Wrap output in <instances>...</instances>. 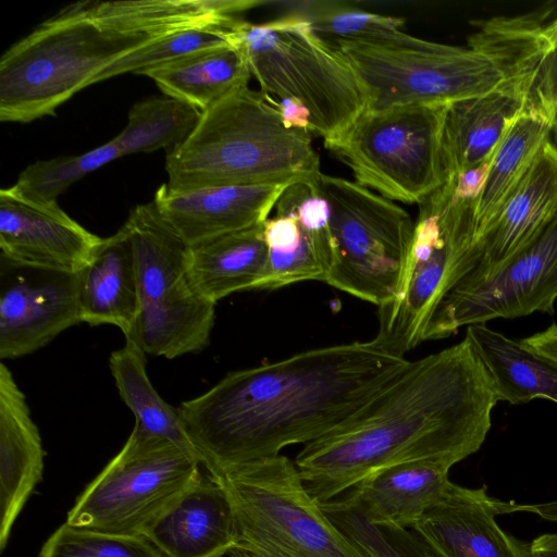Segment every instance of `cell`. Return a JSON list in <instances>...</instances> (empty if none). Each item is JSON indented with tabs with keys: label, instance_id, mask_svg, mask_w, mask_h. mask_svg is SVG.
Here are the masks:
<instances>
[{
	"label": "cell",
	"instance_id": "1",
	"mask_svg": "<svg viewBox=\"0 0 557 557\" xmlns=\"http://www.w3.org/2000/svg\"><path fill=\"white\" fill-rule=\"evenodd\" d=\"M409 361L374 339L313 348L231 372L177 409L200 465L214 476L327 434Z\"/></svg>",
	"mask_w": 557,
	"mask_h": 557
},
{
	"label": "cell",
	"instance_id": "2",
	"mask_svg": "<svg viewBox=\"0 0 557 557\" xmlns=\"http://www.w3.org/2000/svg\"><path fill=\"white\" fill-rule=\"evenodd\" d=\"M498 398L470 341L414 361L358 412L304 445L295 459L319 504L373 472L411 460L455 465L480 449Z\"/></svg>",
	"mask_w": 557,
	"mask_h": 557
},
{
	"label": "cell",
	"instance_id": "3",
	"mask_svg": "<svg viewBox=\"0 0 557 557\" xmlns=\"http://www.w3.org/2000/svg\"><path fill=\"white\" fill-rule=\"evenodd\" d=\"M264 0H122L69 4L0 59V121L54 114L106 67L177 30L230 24Z\"/></svg>",
	"mask_w": 557,
	"mask_h": 557
},
{
	"label": "cell",
	"instance_id": "4",
	"mask_svg": "<svg viewBox=\"0 0 557 557\" xmlns=\"http://www.w3.org/2000/svg\"><path fill=\"white\" fill-rule=\"evenodd\" d=\"M539 14L495 17L467 47L401 32L381 38L337 40L368 99L369 110L408 104H449L485 95L515 73L536 48Z\"/></svg>",
	"mask_w": 557,
	"mask_h": 557
},
{
	"label": "cell",
	"instance_id": "5",
	"mask_svg": "<svg viewBox=\"0 0 557 557\" xmlns=\"http://www.w3.org/2000/svg\"><path fill=\"white\" fill-rule=\"evenodd\" d=\"M165 170L174 190L313 182L321 173L311 134L286 127L275 100L248 85L202 112L190 136L166 152Z\"/></svg>",
	"mask_w": 557,
	"mask_h": 557
},
{
	"label": "cell",
	"instance_id": "6",
	"mask_svg": "<svg viewBox=\"0 0 557 557\" xmlns=\"http://www.w3.org/2000/svg\"><path fill=\"white\" fill-rule=\"evenodd\" d=\"M228 37L260 90L300 101L310 112V134L322 137L324 145L368 108L364 88L346 55L298 12L264 23L236 17Z\"/></svg>",
	"mask_w": 557,
	"mask_h": 557
},
{
	"label": "cell",
	"instance_id": "7",
	"mask_svg": "<svg viewBox=\"0 0 557 557\" xmlns=\"http://www.w3.org/2000/svg\"><path fill=\"white\" fill-rule=\"evenodd\" d=\"M211 478L233 509L231 557H367L309 495L288 457L280 454Z\"/></svg>",
	"mask_w": 557,
	"mask_h": 557
},
{
	"label": "cell",
	"instance_id": "8",
	"mask_svg": "<svg viewBox=\"0 0 557 557\" xmlns=\"http://www.w3.org/2000/svg\"><path fill=\"white\" fill-rule=\"evenodd\" d=\"M124 225L139 292V312L127 338L146 355L168 359L202 351L210 342L216 304L200 296L189 281V246L153 201L136 206Z\"/></svg>",
	"mask_w": 557,
	"mask_h": 557
},
{
	"label": "cell",
	"instance_id": "9",
	"mask_svg": "<svg viewBox=\"0 0 557 557\" xmlns=\"http://www.w3.org/2000/svg\"><path fill=\"white\" fill-rule=\"evenodd\" d=\"M475 207L476 199L457 196L449 182L419 203L397 293L379 308L373 339L385 350L405 357L424 342L429 320L460 278L473 247Z\"/></svg>",
	"mask_w": 557,
	"mask_h": 557
},
{
	"label": "cell",
	"instance_id": "10",
	"mask_svg": "<svg viewBox=\"0 0 557 557\" xmlns=\"http://www.w3.org/2000/svg\"><path fill=\"white\" fill-rule=\"evenodd\" d=\"M448 104L366 109L324 145L356 182L405 203H421L447 182L442 134Z\"/></svg>",
	"mask_w": 557,
	"mask_h": 557
},
{
	"label": "cell",
	"instance_id": "11",
	"mask_svg": "<svg viewBox=\"0 0 557 557\" xmlns=\"http://www.w3.org/2000/svg\"><path fill=\"white\" fill-rule=\"evenodd\" d=\"M331 209L335 261L325 283L379 308L395 297L411 246L414 221L377 193L320 173Z\"/></svg>",
	"mask_w": 557,
	"mask_h": 557
},
{
	"label": "cell",
	"instance_id": "12",
	"mask_svg": "<svg viewBox=\"0 0 557 557\" xmlns=\"http://www.w3.org/2000/svg\"><path fill=\"white\" fill-rule=\"evenodd\" d=\"M199 465L170 441L134 425L119 454L76 498L65 522L144 535L202 476Z\"/></svg>",
	"mask_w": 557,
	"mask_h": 557
},
{
	"label": "cell",
	"instance_id": "13",
	"mask_svg": "<svg viewBox=\"0 0 557 557\" xmlns=\"http://www.w3.org/2000/svg\"><path fill=\"white\" fill-rule=\"evenodd\" d=\"M557 300V207L536 235L490 280L443 297L423 341L448 337L461 326L495 319L553 314Z\"/></svg>",
	"mask_w": 557,
	"mask_h": 557
},
{
	"label": "cell",
	"instance_id": "14",
	"mask_svg": "<svg viewBox=\"0 0 557 557\" xmlns=\"http://www.w3.org/2000/svg\"><path fill=\"white\" fill-rule=\"evenodd\" d=\"M77 273L0 257V358L16 359L81 323Z\"/></svg>",
	"mask_w": 557,
	"mask_h": 557
},
{
	"label": "cell",
	"instance_id": "15",
	"mask_svg": "<svg viewBox=\"0 0 557 557\" xmlns=\"http://www.w3.org/2000/svg\"><path fill=\"white\" fill-rule=\"evenodd\" d=\"M556 207L557 146L549 138L496 219L474 242L459 281L447 294L490 280L536 235Z\"/></svg>",
	"mask_w": 557,
	"mask_h": 557
},
{
	"label": "cell",
	"instance_id": "16",
	"mask_svg": "<svg viewBox=\"0 0 557 557\" xmlns=\"http://www.w3.org/2000/svg\"><path fill=\"white\" fill-rule=\"evenodd\" d=\"M101 240L57 202L27 200L11 187L0 190V257L29 267L78 273Z\"/></svg>",
	"mask_w": 557,
	"mask_h": 557
},
{
	"label": "cell",
	"instance_id": "17",
	"mask_svg": "<svg viewBox=\"0 0 557 557\" xmlns=\"http://www.w3.org/2000/svg\"><path fill=\"white\" fill-rule=\"evenodd\" d=\"M543 42L492 91L448 104L442 134L447 181L492 160L513 121L530 100Z\"/></svg>",
	"mask_w": 557,
	"mask_h": 557
},
{
	"label": "cell",
	"instance_id": "18",
	"mask_svg": "<svg viewBox=\"0 0 557 557\" xmlns=\"http://www.w3.org/2000/svg\"><path fill=\"white\" fill-rule=\"evenodd\" d=\"M513 504L493 498L485 486L450 481L413 529L444 557H530L528 543L496 522V516L513 512Z\"/></svg>",
	"mask_w": 557,
	"mask_h": 557
},
{
	"label": "cell",
	"instance_id": "19",
	"mask_svg": "<svg viewBox=\"0 0 557 557\" xmlns=\"http://www.w3.org/2000/svg\"><path fill=\"white\" fill-rule=\"evenodd\" d=\"M289 185H216L174 190L164 183L152 201L164 220L191 247L263 224Z\"/></svg>",
	"mask_w": 557,
	"mask_h": 557
},
{
	"label": "cell",
	"instance_id": "20",
	"mask_svg": "<svg viewBox=\"0 0 557 557\" xmlns=\"http://www.w3.org/2000/svg\"><path fill=\"white\" fill-rule=\"evenodd\" d=\"M45 449L26 396L0 364V550L22 509L42 480Z\"/></svg>",
	"mask_w": 557,
	"mask_h": 557
},
{
	"label": "cell",
	"instance_id": "21",
	"mask_svg": "<svg viewBox=\"0 0 557 557\" xmlns=\"http://www.w3.org/2000/svg\"><path fill=\"white\" fill-rule=\"evenodd\" d=\"M165 557H223L234 544L233 509L225 490L200 478L145 532Z\"/></svg>",
	"mask_w": 557,
	"mask_h": 557
},
{
	"label": "cell",
	"instance_id": "22",
	"mask_svg": "<svg viewBox=\"0 0 557 557\" xmlns=\"http://www.w3.org/2000/svg\"><path fill=\"white\" fill-rule=\"evenodd\" d=\"M451 467L433 459L395 463L373 472L343 498L372 523L413 529L443 495Z\"/></svg>",
	"mask_w": 557,
	"mask_h": 557
},
{
	"label": "cell",
	"instance_id": "23",
	"mask_svg": "<svg viewBox=\"0 0 557 557\" xmlns=\"http://www.w3.org/2000/svg\"><path fill=\"white\" fill-rule=\"evenodd\" d=\"M77 276L81 321L92 326L114 325L127 338L139 312V292L133 246L124 224L102 238Z\"/></svg>",
	"mask_w": 557,
	"mask_h": 557
},
{
	"label": "cell",
	"instance_id": "24",
	"mask_svg": "<svg viewBox=\"0 0 557 557\" xmlns=\"http://www.w3.org/2000/svg\"><path fill=\"white\" fill-rule=\"evenodd\" d=\"M267 259L260 224L189 246L187 273L196 292L216 304L233 293L256 289Z\"/></svg>",
	"mask_w": 557,
	"mask_h": 557
},
{
	"label": "cell",
	"instance_id": "25",
	"mask_svg": "<svg viewBox=\"0 0 557 557\" xmlns=\"http://www.w3.org/2000/svg\"><path fill=\"white\" fill-rule=\"evenodd\" d=\"M466 337L481 359L498 401L518 405L545 398L557 403V362L486 324L468 326Z\"/></svg>",
	"mask_w": 557,
	"mask_h": 557
},
{
	"label": "cell",
	"instance_id": "26",
	"mask_svg": "<svg viewBox=\"0 0 557 557\" xmlns=\"http://www.w3.org/2000/svg\"><path fill=\"white\" fill-rule=\"evenodd\" d=\"M550 135L552 115L529 100L492 158L475 207V240L496 219Z\"/></svg>",
	"mask_w": 557,
	"mask_h": 557
},
{
	"label": "cell",
	"instance_id": "27",
	"mask_svg": "<svg viewBox=\"0 0 557 557\" xmlns=\"http://www.w3.org/2000/svg\"><path fill=\"white\" fill-rule=\"evenodd\" d=\"M151 78L165 95L206 111L233 90L248 85L251 74L244 54L232 45L151 69Z\"/></svg>",
	"mask_w": 557,
	"mask_h": 557
},
{
	"label": "cell",
	"instance_id": "28",
	"mask_svg": "<svg viewBox=\"0 0 557 557\" xmlns=\"http://www.w3.org/2000/svg\"><path fill=\"white\" fill-rule=\"evenodd\" d=\"M109 367L121 399L135 416V425L198 460L178 409L161 398L148 377L146 352L126 338L123 347L111 352Z\"/></svg>",
	"mask_w": 557,
	"mask_h": 557
},
{
	"label": "cell",
	"instance_id": "29",
	"mask_svg": "<svg viewBox=\"0 0 557 557\" xmlns=\"http://www.w3.org/2000/svg\"><path fill=\"white\" fill-rule=\"evenodd\" d=\"M202 112L170 96L150 97L129 110L126 126L113 139L122 157L160 149L171 151L197 127Z\"/></svg>",
	"mask_w": 557,
	"mask_h": 557
},
{
	"label": "cell",
	"instance_id": "30",
	"mask_svg": "<svg viewBox=\"0 0 557 557\" xmlns=\"http://www.w3.org/2000/svg\"><path fill=\"white\" fill-rule=\"evenodd\" d=\"M320 505L367 557H444L414 529L372 523L344 498Z\"/></svg>",
	"mask_w": 557,
	"mask_h": 557
},
{
	"label": "cell",
	"instance_id": "31",
	"mask_svg": "<svg viewBox=\"0 0 557 557\" xmlns=\"http://www.w3.org/2000/svg\"><path fill=\"white\" fill-rule=\"evenodd\" d=\"M122 154L110 139L106 144L76 156H60L26 166L11 188L23 198L52 203L83 176L107 165Z\"/></svg>",
	"mask_w": 557,
	"mask_h": 557
},
{
	"label": "cell",
	"instance_id": "32",
	"mask_svg": "<svg viewBox=\"0 0 557 557\" xmlns=\"http://www.w3.org/2000/svg\"><path fill=\"white\" fill-rule=\"evenodd\" d=\"M230 24H206L177 30L119 59L101 71L95 77L94 84L124 73L143 75L163 64L231 45Z\"/></svg>",
	"mask_w": 557,
	"mask_h": 557
},
{
	"label": "cell",
	"instance_id": "33",
	"mask_svg": "<svg viewBox=\"0 0 557 557\" xmlns=\"http://www.w3.org/2000/svg\"><path fill=\"white\" fill-rule=\"evenodd\" d=\"M294 11L331 42L385 37L401 32L406 23L401 17L364 11L341 1L305 2Z\"/></svg>",
	"mask_w": 557,
	"mask_h": 557
},
{
	"label": "cell",
	"instance_id": "34",
	"mask_svg": "<svg viewBox=\"0 0 557 557\" xmlns=\"http://www.w3.org/2000/svg\"><path fill=\"white\" fill-rule=\"evenodd\" d=\"M38 557H165L144 535L78 528L64 522L45 542Z\"/></svg>",
	"mask_w": 557,
	"mask_h": 557
},
{
	"label": "cell",
	"instance_id": "35",
	"mask_svg": "<svg viewBox=\"0 0 557 557\" xmlns=\"http://www.w3.org/2000/svg\"><path fill=\"white\" fill-rule=\"evenodd\" d=\"M275 209V213H293L297 218L326 278L335 261L336 248L330 205L319 188L318 178L289 185Z\"/></svg>",
	"mask_w": 557,
	"mask_h": 557
},
{
	"label": "cell",
	"instance_id": "36",
	"mask_svg": "<svg viewBox=\"0 0 557 557\" xmlns=\"http://www.w3.org/2000/svg\"><path fill=\"white\" fill-rule=\"evenodd\" d=\"M530 100L550 115L557 108V38L543 39L533 71Z\"/></svg>",
	"mask_w": 557,
	"mask_h": 557
},
{
	"label": "cell",
	"instance_id": "37",
	"mask_svg": "<svg viewBox=\"0 0 557 557\" xmlns=\"http://www.w3.org/2000/svg\"><path fill=\"white\" fill-rule=\"evenodd\" d=\"M275 107L286 127L310 133V112L300 101L293 98H281L280 101L275 100Z\"/></svg>",
	"mask_w": 557,
	"mask_h": 557
},
{
	"label": "cell",
	"instance_id": "38",
	"mask_svg": "<svg viewBox=\"0 0 557 557\" xmlns=\"http://www.w3.org/2000/svg\"><path fill=\"white\" fill-rule=\"evenodd\" d=\"M528 349L557 362V325L552 324L542 332L520 339Z\"/></svg>",
	"mask_w": 557,
	"mask_h": 557
},
{
	"label": "cell",
	"instance_id": "39",
	"mask_svg": "<svg viewBox=\"0 0 557 557\" xmlns=\"http://www.w3.org/2000/svg\"><path fill=\"white\" fill-rule=\"evenodd\" d=\"M530 557H557V533L543 534L528 543Z\"/></svg>",
	"mask_w": 557,
	"mask_h": 557
},
{
	"label": "cell",
	"instance_id": "40",
	"mask_svg": "<svg viewBox=\"0 0 557 557\" xmlns=\"http://www.w3.org/2000/svg\"><path fill=\"white\" fill-rule=\"evenodd\" d=\"M512 510L513 512L528 511L535 513L545 520L557 522V500L532 505H520L515 503Z\"/></svg>",
	"mask_w": 557,
	"mask_h": 557
},
{
	"label": "cell",
	"instance_id": "41",
	"mask_svg": "<svg viewBox=\"0 0 557 557\" xmlns=\"http://www.w3.org/2000/svg\"><path fill=\"white\" fill-rule=\"evenodd\" d=\"M541 37L545 41H550L557 38V14L554 18L548 20V22L544 23Z\"/></svg>",
	"mask_w": 557,
	"mask_h": 557
},
{
	"label": "cell",
	"instance_id": "42",
	"mask_svg": "<svg viewBox=\"0 0 557 557\" xmlns=\"http://www.w3.org/2000/svg\"><path fill=\"white\" fill-rule=\"evenodd\" d=\"M552 135L556 141L555 145H557V108L554 110L552 115Z\"/></svg>",
	"mask_w": 557,
	"mask_h": 557
}]
</instances>
